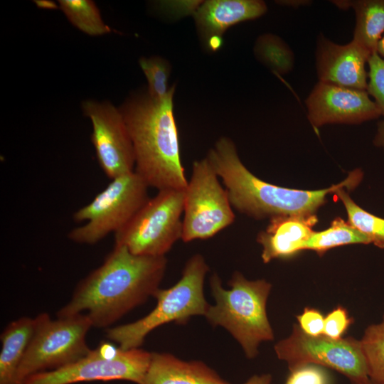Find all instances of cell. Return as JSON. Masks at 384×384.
<instances>
[{
    "mask_svg": "<svg viewBox=\"0 0 384 384\" xmlns=\"http://www.w3.org/2000/svg\"><path fill=\"white\" fill-rule=\"evenodd\" d=\"M242 384H273L270 374L255 375Z\"/></svg>",
    "mask_w": 384,
    "mask_h": 384,
    "instance_id": "cell-30",
    "label": "cell"
},
{
    "mask_svg": "<svg viewBox=\"0 0 384 384\" xmlns=\"http://www.w3.org/2000/svg\"><path fill=\"white\" fill-rule=\"evenodd\" d=\"M318 219L311 215H279L271 218L267 228L257 238L262 245V259L267 263L274 259L288 258L304 250Z\"/></svg>",
    "mask_w": 384,
    "mask_h": 384,
    "instance_id": "cell-15",
    "label": "cell"
},
{
    "mask_svg": "<svg viewBox=\"0 0 384 384\" xmlns=\"http://www.w3.org/2000/svg\"><path fill=\"white\" fill-rule=\"evenodd\" d=\"M324 317L318 309L306 307L303 312L297 316V319L299 328L304 334L318 336L323 334Z\"/></svg>",
    "mask_w": 384,
    "mask_h": 384,
    "instance_id": "cell-29",
    "label": "cell"
},
{
    "mask_svg": "<svg viewBox=\"0 0 384 384\" xmlns=\"http://www.w3.org/2000/svg\"><path fill=\"white\" fill-rule=\"evenodd\" d=\"M148 188L135 171L111 179L91 202L73 213L75 222L87 223L72 229L68 238L75 243L94 245L115 233L149 199Z\"/></svg>",
    "mask_w": 384,
    "mask_h": 384,
    "instance_id": "cell-6",
    "label": "cell"
},
{
    "mask_svg": "<svg viewBox=\"0 0 384 384\" xmlns=\"http://www.w3.org/2000/svg\"><path fill=\"white\" fill-rule=\"evenodd\" d=\"M373 143L375 146L384 149V119L378 124Z\"/></svg>",
    "mask_w": 384,
    "mask_h": 384,
    "instance_id": "cell-31",
    "label": "cell"
},
{
    "mask_svg": "<svg viewBox=\"0 0 384 384\" xmlns=\"http://www.w3.org/2000/svg\"><path fill=\"white\" fill-rule=\"evenodd\" d=\"M208 270L201 255H193L186 262L181 279L171 287L159 288L154 294L157 303L152 311L134 322L108 329L107 338L123 350L137 348L160 326L171 322L186 324L191 316H205L210 305L203 292Z\"/></svg>",
    "mask_w": 384,
    "mask_h": 384,
    "instance_id": "cell-5",
    "label": "cell"
},
{
    "mask_svg": "<svg viewBox=\"0 0 384 384\" xmlns=\"http://www.w3.org/2000/svg\"><path fill=\"white\" fill-rule=\"evenodd\" d=\"M82 109L92 123L91 142L105 175L112 179L134 171L133 145L119 108L107 101L87 100Z\"/></svg>",
    "mask_w": 384,
    "mask_h": 384,
    "instance_id": "cell-12",
    "label": "cell"
},
{
    "mask_svg": "<svg viewBox=\"0 0 384 384\" xmlns=\"http://www.w3.org/2000/svg\"><path fill=\"white\" fill-rule=\"evenodd\" d=\"M369 238L342 218L334 219L331 226L322 231L314 232L304 245V250L316 252L319 255L327 250L350 244H370Z\"/></svg>",
    "mask_w": 384,
    "mask_h": 384,
    "instance_id": "cell-20",
    "label": "cell"
},
{
    "mask_svg": "<svg viewBox=\"0 0 384 384\" xmlns=\"http://www.w3.org/2000/svg\"><path fill=\"white\" fill-rule=\"evenodd\" d=\"M183 206L184 190L159 191L114 233V245L137 255L165 256L181 239Z\"/></svg>",
    "mask_w": 384,
    "mask_h": 384,
    "instance_id": "cell-8",
    "label": "cell"
},
{
    "mask_svg": "<svg viewBox=\"0 0 384 384\" xmlns=\"http://www.w3.org/2000/svg\"><path fill=\"white\" fill-rule=\"evenodd\" d=\"M214 305H209L205 314L213 326L225 328L242 346L248 358L258 353L263 341H272L274 333L269 321L266 306L272 284L265 279L248 280L235 272L225 289L219 276L210 279Z\"/></svg>",
    "mask_w": 384,
    "mask_h": 384,
    "instance_id": "cell-4",
    "label": "cell"
},
{
    "mask_svg": "<svg viewBox=\"0 0 384 384\" xmlns=\"http://www.w3.org/2000/svg\"><path fill=\"white\" fill-rule=\"evenodd\" d=\"M166 265L165 256L137 255L114 245L103 263L78 283L57 317L87 312L92 326L108 327L154 297Z\"/></svg>",
    "mask_w": 384,
    "mask_h": 384,
    "instance_id": "cell-1",
    "label": "cell"
},
{
    "mask_svg": "<svg viewBox=\"0 0 384 384\" xmlns=\"http://www.w3.org/2000/svg\"><path fill=\"white\" fill-rule=\"evenodd\" d=\"M308 119L314 127L326 124H360L381 116L366 90L319 81L305 101Z\"/></svg>",
    "mask_w": 384,
    "mask_h": 384,
    "instance_id": "cell-13",
    "label": "cell"
},
{
    "mask_svg": "<svg viewBox=\"0 0 384 384\" xmlns=\"http://www.w3.org/2000/svg\"><path fill=\"white\" fill-rule=\"evenodd\" d=\"M284 384H329V378L322 366L306 364L289 370Z\"/></svg>",
    "mask_w": 384,
    "mask_h": 384,
    "instance_id": "cell-27",
    "label": "cell"
},
{
    "mask_svg": "<svg viewBox=\"0 0 384 384\" xmlns=\"http://www.w3.org/2000/svg\"><path fill=\"white\" fill-rule=\"evenodd\" d=\"M254 50L257 59L277 74L288 73L294 67V53L279 36L271 33L260 36Z\"/></svg>",
    "mask_w": 384,
    "mask_h": 384,
    "instance_id": "cell-22",
    "label": "cell"
},
{
    "mask_svg": "<svg viewBox=\"0 0 384 384\" xmlns=\"http://www.w3.org/2000/svg\"><path fill=\"white\" fill-rule=\"evenodd\" d=\"M174 92L172 85L160 100L147 93L136 95L119 107L133 145L134 171L158 191L184 190L188 183L174 114Z\"/></svg>",
    "mask_w": 384,
    "mask_h": 384,
    "instance_id": "cell-3",
    "label": "cell"
},
{
    "mask_svg": "<svg viewBox=\"0 0 384 384\" xmlns=\"http://www.w3.org/2000/svg\"><path fill=\"white\" fill-rule=\"evenodd\" d=\"M367 92L378 107L384 117V59L376 52L371 54L368 61Z\"/></svg>",
    "mask_w": 384,
    "mask_h": 384,
    "instance_id": "cell-26",
    "label": "cell"
},
{
    "mask_svg": "<svg viewBox=\"0 0 384 384\" xmlns=\"http://www.w3.org/2000/svg\"><path fill=\"white\" fill-rule=\"evenodd\" d=\"M35 326V318L21 317L9 324L1 333L0 384H23L18 372Z\"/></svg>",
    "mask_w": 384,
    "mask_h": 384,
    "instance_id": "cell-18",
    "label": "cell"
},
{
    "mask_svg": "<svg viewBox=\"0 0 384 384\" xmlns=\"http://www.w3.org/2000/svg\"><path fill=\"white\" fill-rule=\"evenodd\" d=\"M371 54L353 39L346 44L340 45L320 35L316 50L319 81L366 90V65Z\"/></svg>",
    "mask_w": 384,
    "mask_h": 384,
    "instance_id": "cell-14",
    "label": "cell"
},
{
    "mask_svg": "<svg viewBox=\"0 0 384 384\" xmlns=\"http://www.w3.org/2000/svg\"><path fill=\"white\" fill-rule=\"evenodd\" d=\"M227 190L206 157L195 161L184 189L181 240L210 238L235 220Z\"/></svg>",
    "mask_w": 384,
    "mask_h": 384,
    "instance_id": "cell-9",
    "label": "cell"
},
{
    "mask_svg": "<svg viewBox=\"0 0 384 384\" xmlns=\"http://www.w3.org/2000/svg\"><path fill=\"white\" fill-rule=\"evenodd\" d=\"M139 66L148 82V95L156 100L164 99L169 92L168 80L171 72L169 62L160 56L142 57Z\"/></svg>",
    "mask_w": 384,
    "mask_h": 384,
    "instance_id": "cell-25",
    "label": "cell"
},
{
    "mask_svg": "<svg viewBox=\"0 0 384 384\" xmlns=\"http://www.w3.org/2000/svg\"><path fill=\"white\" fill-rule=\"evenodd\" d=\"M352 323L345 308L338 306L324 317L323 335L331 338H341Z\"/></svg>",
    "mask_w": 384,
    "mask_h": 384,
    "instance_id": "cell-28",
    "label": "cell"
},
{
    "mask_svg": "<svg viewBox=\"0 0 384 384\" xmlns=\"http://www.w3.org/2000/svg\"><path fill=\"white\" fill-rule=\"evenodd\" d=\"M35 319V329L18 372L23 384L33 374L71 364L91 351L85 338L92 324L86 314L53 320L47 313H41Z\"/></svg>",
    "mask_w": 384,
    "mask_h": 384,
    "instance_id": "cell-7",
    "label": "cell"
},
{
    "mask_svg": "<svg viewBox=\"0 0 384 384\" xmlns=\"http://www.w3.org/2000/svg\"><path fill=\"white\" fill-rule=\"evenodd\" d=\"M274 351L279 359L287 362L289 370L315 364L342 373L353 384H365L370 379L361 341L354 338L311 336L294 324L291 334L277 342Z\"/></svg>",
    "mask_w": 384,
    "mask_h": 384,
    "instance_id": "cell-11",
    "label": "cell"
},
{
    "mask_svg": "<svg viewBox=\"0 0 384 384\" xmlns=\"http://www.w3.org/2000/svg\"><path fill=\"white\" fill-rule=\"evenodd\" d=\"M334 193L344 205L348 215V222L366 235L371 243L384 249V219L366 211L358 206L346 193L343 188Z\"/></svg>",
    "mask_w": 384,
    "mask_h": 384,
    "instance_id": "cell-23",
    "label": "cell"
},
{
    "mask_svg": "<svg viewBox=\"0 0 384 384\" xmlns=\"http://www.w3.org/2000/svg\"><path fill=\"white\" fill-rule=\"evenodd\" d=\"M228 191L231 205L241 213L256 218L279 215H311L340 188H354L363 172L354 170L330 188L305 191L281 187L255 176L241 161L233 142L220 138L206 156Z\"/></svg>",
    "mask_w": 384,
    "mask_h": 384,
    "instance_id": "cell-2",
    "label": "cell"
},
{
    "mask_svg": "<svg viewBox=\"0 0 384 384\" xmlns=\"http://www.w3.org/2000/svg\"><path fill=\"white\" fill-rule=\"evenodd\" d=\"M360 341L370 379L384 384V314L380 322L366 329Z\"/></svg>",
    "mask_w": 384,
    "mask_h": 384,
    "instance_id": "cell-24",
    "label": "cell"
},
{
    "mask_svg": "<svg viewBox=\"0 0 384 384\" xmlns=\"http://www.w3.org/2000/svg\"><path fill=\"white\" fill-rule=\"evenodd\" d=\"M59 6L68 21L90 36H100L112 32L104 23L99 9L90 0H60Z\"/></svg>",
    "mask_w": 384,
    "mask_h": 384,
    "instance_id": "cell-21",
    "label": "cell"
},
{
    "mask_svg": "<svg viewBox=\"0 0 384 384\" xmlns=\"http://www.w3.org/2000/svg\"><path fill=\"white\" fill-rule=\"evenodd\" d=\"M365 384H380V383L375 382L371 379H369Z\"/></svg>",
    "mask_w": 384,
    "mask_h": 384,
    "instance_id": "cell-34",
    "label": "cell"
},
{
    "mask_svg": "<svg viewBox=\"0 0 384 384\" xmlns=\"http://www.w3.org/2000/svg\"><path fill=\"white\" fill-rule=\"evenodd\" d=\"M141 384H230L202 361H184L167 353H151Z\"/></svg>",
    "mask_w": 384,
    "mask_h": 384,
    "instance_id": "cell-17",
    "label": "cell"
},
{
    "mask_svg": "<svg viewBox=\"0 0 384 384\" xmlns=\"http://www.w3.org/2000/svg\"><path fill=\"white\" fill-rule=\"evenodd\" d=\"M341 9L352 8L356 23L353 40L371 53L384 34V0L333 1Z\"/></svg>",
    "mask_w": 384,
    "mask_h": 384,
    "instance_id": "cell-19",
    "label": "cell"
},
{
    "mask_svg": "<svg viewBox=\"0 0 384 384\" xmlns=\"http://www.w3.org/2000/svg\"><path fill=\"white\" fill-rule=\"evenodd\" d=\"M376 53L384 59V34L378 43Z\"/></svg>",
    "mask_w": 384,
    "mask_h": 384,
    "instance_id": "cell-33",
    "label": "cell"
},
{
    "mask_svg": "<svg viewBox=\"0 0 384 384\" xmlns=\"http://www.w3.org/2000/svg\"><path fill=\"white\" fill-rule=\"evenodd\" d=\"M267 7L260 0H209L203 1L194 13L196 26L208 41L222 38L230 26L260 17Z\"/></svg>",
    "mask_w": 384,
    "mask_h": 384,
    "instance_id": "cell-16",
    "label": "cell"
},
{
    "mask_svg": "<svg viewBox=\"0 0 384 384\" xmlns=\"http://www.w3.org/2000/svg\"><path fill=\"white\" fill-rule=\"evenodd\" d=\"M277 4L292 6L293 8H298L302 6H305L309 4H311V1L308 0H284V1H278Z\"/></svg>",
    "mask_w": 384,
    "mask_h": 384,
    "instance_id": "cell-32",
    "label": "cell"
},
{
    "mask_svg": "<svg viewBox=\"0 0 384 384\" xmlns=\"http://www.w3.org/2000/svg\"><path fill=\"white\" fill-rule=\"evenodd\" d=\"M151 353L139 348L123 350L103 341L84 358L64 367L33 374L23 384H74L127 380L141 384Z\"/></svg>",
    "mask_w": 384,
    "mask_h": 384,
    "instance_id": "cell-10",
    "label": "cell"
}]
</instances>
